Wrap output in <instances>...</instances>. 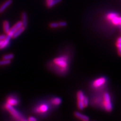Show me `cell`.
Segmentation results:
<instances>
[{"label": "cell", "mask_w": 121, "mask_h": 121, "mask_svg": "<svg viewBox=\"0 0 121 121\" xmlns=\"http://www.w3.org/2000/svg\"><path fill=\"white\" fill-rule=\"evenodd\" d=\"M55 66L59 68V71L65 72L68 68V59L66 56H61L56 58L53 60Z\"/></svg>", "instance_id": "obj_1"}, {"label": "cell", "mask_w": 121, "mask_h": 121, "mask_svg": "<svg viewBox=\"0 0 121 121\" xmlns=\"http://www.w3.org/2000/svg\"><path fill=\"white\" fill-rule=\"evenodd\" d=\"M4 108L8 112H10L11 115L13 117V118H14L15 120H16L17 121H25L27 120L24 118V117L21 113H20L18 111L16 110V109L13 108V106H11L6 103L4 105Z\"/></svg>", "instance_id": "obj_2"}, {"label": "cell", "mask_w": 121, "mask_h": 121, "mask_svg": "<svg viewBox=\"0 0 121 121\" xmlns=\"http://www.w3.org/2000/svg\"><path fill=\"white\" fill-rule=\"evenodd\" d=\"M102 104H103V108L107 112H110L112 111V105L111 96L108 93L105 92L104 93Z\"/></svg>", "instance_id": "obj_3"}, {"label": "cell", "mask_w": 121, "mask_h": 121, "mask_svg": "<svg viewBox=\"0 0 121 121\" xmlns=\"http://www.w3.org/2000/svg\"><path fill=\"white\" fill-rule=\"evenodd\" d=\"M22 26H23V23L22 21H20L17 22L12 28H10L9 31L7 34L6 37L7 39H10L12 37V36L13 35V34L14 33V32L16 31L19 28L22 27Z\"/></svg>", "instance_id": "obj_4"}, {"label": "cell", "mask_w": 121, "mask_h": 121, "mask_svg": "<svg viewBox=\"0 0 121 121\" xmlns=\"http://www.w3.org/2000/svg\"><path fill=\"white\" fill-rule=\"evenodd\" d=\"M106 82V79L104 77H99L94 80L92 86L94 88H98L100 87L103 86Z\"/></svg>", "instance_id": "obj_5"}, {"label": "cell", "mask_w": 121, "mask_h": 121, "mask_svg": "<svg viewBox=\"0 0 121 121\" xmlns=\"http://www.w3.org/2000/svg\"><path fill=\"white\" fill-rule=\"evenodd\" d=\"M48 106L45 104H42L38 105L35 108V112L39 113H44L48 112Z\"/></svg>", "instance_id": "obj_6"}, {"label": "cell", "mask_w": 121, "mask_h": 121, "mask_svg": "<svg viewBox=\"0 0 121 121\" xmlns=\"http://www.w3.org/2000/svg\"><path fill=\"white\" fill-rule=\"evenodd\" d=\"M6 103L11 106L16 105L19 103V100L16 97L9 96L7 98Z\"/></svg>", "instance_id": "obj_7"}, {"label": "cell", "mask_w": 121, "mask_h": 121, "mask_svg": "<svg viewBox=\"0 0 121 121\" xmlns=\"http://www.w3.org/2000/svg\"><path fill=\"white\" fill-rule=\"evenodd\" d=\"M74 115L76 118H77L79 120L83 121H88L89 120V118H88V116L83 115L82 113L78 112H75L74 113Z\"/></svg>", "instance_id": "obj_8"}, {"label": "cell", "mask_w": 121, "mask_h": 121, "mask_svg": "<svg viewBox=\"0 0 121 121\" xmlns=\"http://www.w3.org/2000/svg\"><path fill=\"white\" fill-rule=\"evenodd\" d=\"M12 0H7L0 7V13H3L8 7H9L12 3Z\"/></svg>", "instance_id": "obj_9"}, {"label": "cell", "mask_w": 121, "mask_h": 121, "mask_svg": "<svg viewBox=\"0 0 121 121\" xmlns=\"http://www.w3.org/2000/svg\"><path fill=\"white\" fill-rule=\"evenodd\" d=\"M112 23L115 25H121V17H119L118 15L113 17L110 21Z\"/></svg>", "instance_id": "obj_10"}, {"label": "cell", "mask_w": 121, "mask_h": 121, "mask_svg": "<svg viewBox=\"0 0 121 121\" xmlns=\"http://www.w3.org/2000/svg\"><path fill=\"white\" fill-rule=\"evenodd\" d=\"M25 28L26 27H25L23 26H22V27L19 28L13 34V35L12 36L13 39H15V38H16L18 36H19L24 31V30L25 29Z\"/></svg>", "instance_id": "obj_11"}, {"label": "cell", "mask_w": 121, "mask_h": 121, "mask_svg": "<svg viewBox=\"0 0 121 121\" xmlns=\"http://www.w3.org/2000/svg\"><path fill=\"white\" fill-rule=\"evenodd\" d=\"M22 22L23 23V26L26 27L27 25V16L25 12H23L21 14Z\"/></svg>", "instance_id": "obj_12"}, {"label": "cell", "mask_w": 121, "mask_h": 121, "mask_svg": "<svg viewBox=\"0 0 121 121\" xmlns=\"http://www.w3.org/2000/svg\"><path fill=\"white\" fill-rule=\"evenodd\" d=\"M3 25L4 31L5 33L7 34L10 29V24H9V22L7 20H5L3 23Z\"/></svg>", "instance_id": "obj_13"}, {"label": "cell", "mask_w": 121, "mask_h": 121, "mask_svg": "<svg viewBox=\"0 0 121 121\" xmlns=\"http://www.w3.org/2000/svg\"><path fill=\"white\" fill-rule=\"evenodd\" d=\"M61 99L59 97H55L53 98L51 100V103L53 105H59L61 104Z\"/></svg>", "instance_id": "obj_14"}, {"label": "cell", "mask_w": 121, "mask_h": 121, "mask_svg": "<svg viewBox=\"0 0 121 121\" xmlns=\"http://www.w3.org/2000/svg\"><path fill=\"white\" fill-rule=\"evenodd\" d=\"M10 39H7V37H6V39L3 40L2 44L0 45V50H2V49H4L7 47L9 45V42H10Z\"/></svg>", "instance_id": "obj_15"}, {"label": "cell", "mask_w": 121, "mask_h": 121, "mask_svg": "<svg viewBox=\"0 0 121 121\" xmlns=\"http://www.w3.org/2000/svg\"><path fill=\"white\" fill-rule=\"evenodd\" d=\"M62 1V0H52V1H51L50 3L47 4V7L48 8H51L54 6L56 4H57L60 3Z\"/></svg>", "instance_id": "obj_16"}, {"label": "cell", "mask_w": 121, "mask_h": 121, "mask_svg": "<svg viewBox=\"0 0 121 121\" xmlns=\"http://www.w3.org/2000/svg\"><path fill=\"white\" fill-rule=\"evenodd\" d=\"M84 93L81 90H79L77 92V98L78 100L83 101L84 97Z\"/></svg>", "instance_id": "obj_17"}, {"label": "cell", "mask_w": 121, "mask_h": 121, "mask_svg": "<svg viewBox=\"0 0 121 121\" xmlns=\"http://www.w3.org/2000/svg\"><path fill=\"white\" fill-rule=\"evenodd\" d=\"M11 63V60H5L3 59V60H0V66L9 65Z\"/></svg>", "instance_id": "obj_18"}, {"label": "cell", "mask_w": 121, "mask_h": 121, "mask_svg": "<svg viewBox=\"0 0 121 121\" xmlns=\"http://www.w3.org/2000/svg\"><path fill=\"white\" fill-rule=\"evenodd\" d=\"M117 15L118 14L115 13H109L108 14L107 16H106V18H107V19L108 21H110L113 17L117 16Z\"/></svg>", "instance_id": "obj_19"}, {"label": "cell", "mask_w": 121, "mask_h": 121, "mask_svg": "<svg viewBox=\"0 0 121 121\" xmlns=\"http://www.w3.org/2000/svg\"><path fill=\"white\" fill-rule=\"evenodd\" d=\"M14 57V56L12 54H8L6 55L5 56H3V59H5V60H11V59H13Z\"/></svg>", "instance_id": "obj_20"}, {"label": "cell", "mask_w": 121, "mask_h": 121, "mask_svg": "<svg viewBox=\"0 0 121 121\" xmlns=\"http://www.w3.org/2000/svg\"><path fill=\"white\" fill-rule=\"evenodd\" d=\"M116 47L118 48V55L121 56V43L117 41Z\"/></svg>", "instance_id": "obj_21"}, {"label": "cell", "mask_w": 121, "mask_h": 121, "mask_svg": "<svg viewBox=\"0 0 121 121\" xmlns=\"http://www.w3.org/2000/svg\"><path fill=\"white\" fill-rule=\"evenodd\" d=\"M49 26H50V27L52 28H58V27H59L58 23L56 22L51 23L50 25H49Z\"/></svg>", "instance_id": "obj_22"}, {"label": "cell", "mask_w": 121, "mask_h": 121, "mask_svg": "<svg viewBox=\"0 0 121 121\" xmlns=\"http://www.w3.org/2000/svg\"><path fill=\"white\" fill-rule=\"evenodd\" d=\"M83 104H84V108L86 107L88 104L89 101H88V98L86 96H84V99H83Z\"/></svg>", "instance_id": "obj_23"}, {"label": "cell", "mask_w": 121, "mask_h": 121, "mask_svg": "<svg viewBox=\"0 0 121 121\" xmlns=\"http://www.w3.org/2000/svg\"><path fill=\"white\" fill-rule=\"evenodd\" d=\"M58 23H59V26H60V27H65V26H66L67 25V23L65 21H60V22H59Z\"/></svg>", "instance_id": "obj_24"}, {"label": "cell", "mask_w": 121, "mask_h": 121, "mask_svg": "<svg viewBox=\"0 0 121 121\" xmlns=\"http://www.w3.org/2000/svg\"><path fill=\"white\" fill-rule=\"evenodd\" d=\"M28 120L29 121H37V119L36 118H35V117H30L29 118H28Z\"/></svg>", "instance_id": "obj_25"}, {"label": "cell", "mask_w": 121, "mask_h": 121, "mask_svg": "<svg viewBox=\"0 0 121 121\" xmlns=\"http://www.w3.org/2000/svg\"><path fill=\"white\" fill-rule=\"evenodd\" d=\"M6 35H0V41L4 40L6 39Z\"/></svg>", "instance_id": "obj_26"}, {"label": "cell", "mask_w": 121, "mask_h": 121, "mask_svg": "<svg viewBox=\"0 0 121 121\" xmlns=\"http://www.w3.org/2000/svg\"><path fill=\"white\" fill-rule=\"evenodd\" d=\"M52 1V0H46V4H48V3H50Z\"/></svg>", "instance_id": "obj_27"}, {"label": "cell", "mask_w": 121, "mask_h": 121, "mask_svg": "<svg viewBox=\"0 0 121 121\" xmlns=\"http://www.w3.org/2000/svg\"><path fill=\"white\" fill-rule=\"evenodd\" d=\"M2 41H3V40H1V41H0V45H1V44H2Z\"/></svg>", "instance_id": "obj_28"}]
</instances>
